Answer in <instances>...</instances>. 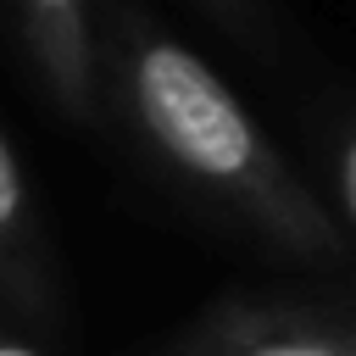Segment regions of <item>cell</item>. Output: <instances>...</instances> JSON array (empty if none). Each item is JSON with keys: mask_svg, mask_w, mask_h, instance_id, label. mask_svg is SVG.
<instances>
[{"mask_svg": "<svg viewBox=\"0 0 356 356\" xmlns=\"http://www.w3.org/2000/svg\"><path fill=\"white\" fill-rule=\"evenodd\" d=\"M111 50L122 106L167 172H178L211 206L239 217L273 250L306 261L312 273L356 284V245L345 222H334V211L284 167V156L239 106V95L189 44H178L145 11L128 6L117 17Z\"/></svg>", "mask_w": 356, "mask_h": 356, "instance_id": "6da1fadb", "label": "cell"}, {"mask_svg": "<svg viewBox=\"0 0 356 356\" xmlns=\"http://www.w3.org/2000/svg\"><path fill=\"white\" fill-rule=\"evenodd\" d=\"M334 189H339L345 228L356 234V122L345 128V139H339V150H334Z\"/></svg>", "mask_w": 356, "mask_h": 356, "instance_id": "5b68a950", "label": "cell"}, {"mask_svg": "<svg viewBox=\"0 0 356 356\" xmlns=\"http://www.w3.org/2000/svg\"><path fill=\"white\" fill-rule=\"evenodd\" d=\"M11 11L56 106L72 122L95 128L100 122V44H95L89 0H11Z\"/></svg>", "mask_w": 356, "mask_h": 356, "instance_id": "3957f363", "label": "cell"}, {"mask_svg": "<svg viewBox=\"0 0 356 356\" xmlns=\"http://www.w3.org/2000/svg\"><path fill=\"white\" fill-rule=\"evenodd\" d=\"M0 356H50L44 345H33V339H17V334H0Z\"/></svg>", "mask_w": 356, "mask_h": 356, "instance_id": "8992f818", "label": "cell"}, {"mask_svg": "<svg viewBox=\"0 0 356 356\" xmlns=\"http://www.w3.org/2000/svg\"><path fill=\"white\" fill-rule=\"evenodd\" d=\"M178 356H356V300L234 295L189 328Z\"/></svg>", "mask_w": 356, "mask_h": 356, "instance_id": "7a4b0ae2", "label": "cell"}, {"mask_svg": "<svg viewBox=\"0 0 356 356\" xmlns=\"http://www.w3.org/2000/svg\"><path fill=\"white\" fill-rule=\"evenodd\" d=\"M0 295L28 317L56 312L50 245H44V228H39V211H33L28 172H22L6 134H0Z\"/></svg>", "mask_w": 356, "mask_h": 356, "instance_id": "277c9868", "label": "cell"}, {"mask_svg": "<svg viewBox=\"0 0 356 356\" xmlns=\"http://www.w3.org/2000/svg\"><path fill=\"white\" fill-rule=\"evenodd\" d=\"M211 11H222L228 22H245V11H250V0H206Z\"/></svg>", "mask_w": 356, "mask_h": 356, "instance_id": "52a82bcc", "label": "cell"}]
</instances>
